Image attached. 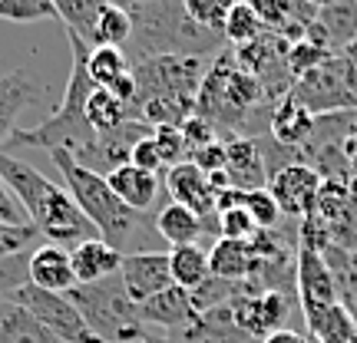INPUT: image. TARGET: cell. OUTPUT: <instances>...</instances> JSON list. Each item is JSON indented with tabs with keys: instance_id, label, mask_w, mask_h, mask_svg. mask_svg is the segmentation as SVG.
<instances>
[{
	"instance_id": "1",
	"label": "cell",
	"mask_w": 357,
	"mask_h": 343,
	"mask_svg": "<svg viewBox=\"0 0 357 343\" xmlns=\"http://www.w3.org/2000/svg\"><path fill=\"white\" fill-rule=\"evenodd\" d=\"M56 162L60 175H63L66 191L73 195V202L79 205V212L93 221V228L100 231V238L109 248H116L123 257L132 255H149V251H162V238L155 231V215L146 212H132L116 198V191L109 189V182L89 168L77 166L73 155L66 152H50Z\"/></svg>"
},
{
	"instance_id": "2",
	"label": "cell",
	"mask_w": 357,
	"mask_h": 343,
	"mask_svg": "<svg viewBox=\"0 0 357 343\" xmlns=\"http://www.w3.org/2000/svg\"><path fill=\"white\" fill-rule=\"evenodd\" d=\"M0 178L7 182L13 198L26 212L30 225L40 231L43 244H60L66 251H73L77 244L100 238V231L93 228L66 185H56L50 178L26 166L24 159H13L10 152H0Z\"/></svg>"
},
{
	"instance_id": "3",
	"label": "cell",
	"mask_w": 357,
	"mask_h": 343,
	"mask_svg": "<svg viewBox=\"0 0 357 343\" xmlns=\"http://www.w3.org/2000/svg\"><path fill=\"white\" fill-rule=\"evenodd\" d=\"M70 40V77H66V89L60 106L53 109L40 126L33 129H13V136L3 145L7 149H47V152H66V155H79L89 142L96 139L93 126L86 122V99L93 93V79L86 73V56H89V43L79 40L77 33L63 30ZM0 149V152H7Z\"/></svg>"
},
{
	"instance_id": "4",
	"label": "cell",
	"mask_w": 357,
	"mask_h": 343,
	"mask_svg": "<svg viewBox=\"0 0 357 343\" xmlns=\"http://www.w3.org/2000/svg\"><path fill=\"white\" fill-rule=\"evenodd\" d=\"M132 37H129V66L153 56H208L218 50L222 33H212L192 20L182 0H153L129 10Z\"/></svg>"
},
{
	"instance_id": "5",
	"label": "cell",
	"mask_w": 357,
	"mask_h": 343,
	"mask_svg": "<svg viewBox=\"0 0 357 343\" xmlns=\"http://www.w3.org/2000/svg\"><path fill=\"white\" fill-rule=\"evenodd\" d=\"M70 301L86 320L89 333L106 343H146L153 330L142 324L139 307L129 301L119 274L96 284H77L70 291Z\"/></svg>"
},
{
	"instance_id": "6",
	"label": "cell",
	"mask_w": 357,
	"mask_h": 343,
	"mask_svg": "<svg viewBox=\"0 0 357 343\" xmlns=\"http://www.w3.org/2000/svg\"><path fill=\"white\" fill-rule=\"evenodd\" d=\"M258 99H265V89L255 77L238 70L231 53H222L208 66L199 96H195V113L208 119L215 129H242L248 119V109Z\"/></svg>"
},
{
	"instance_id": "7",
	"label": "cell",
	"mask_w": 357,
	"mask_h": 343,
	"mask_svg": "<svg viewBox=\"0 0 357 343\" xmlns=\"http://www.w3.org/2000/svg\"><path fill=\"white\" fill-rule=\"evenodd\" d=\"M205 73H208V60L205 56H153V60L132 63L136 96H132L129 113L146 99L195 102Z\"/></svg>"
},
{
	"instance_id": "8",
	"label": "cell",
	"mask_w": 357,
	"mask_h": 343,
	"mask_svg": "<svg viewBox=\"0 0 357 343\" xmlns=\"http://www.w3.org/2000/svg\"><path fill=\"white\" fill-rule=\"evenodd\" d=\"M288 310H291V301L284 291H261L252 280H245V287L229 301V314L231 324L252 337V340H265L271 333L288 330Z\"/></svg>"
},
{
	"instance_id": "9",
	"label": "cell",
	"mask_w": 357,
	"mask_h": 343,
	"mask_svg": "<svg viewBox=\"0 0 357 343\" xmlns=\"http://www.w3.org/2000/svg\"><path fill=\"white\" fill-rule=\"evenodd\" d=\"M10 301L20 304L24 310H30L60 343H93L96 340V337L89 333L83 314L77 310V304L70 301V294H50V291L33 287V284H24Z\"/></svg>"
},
{
	"instance_id": "10",
	"label": "cell",
	"mask_w": 357,
	"mask_h": 343,
	"mask_svg": "<svg viewBox=\"0 0 357 343\" xmlns=\"http://www.w3.org/2000/svg\"><path fill=\"white\" fill-rule=\"evenodd\" d=\"M294 280H298V307L311 333L331 307L341 304L337 284H334L331 267L324 264V257L311 244H301V251L294 257Z\"/></svg>"
},
{
	"instance_id": "11",
	"label": "cell",
	"mask_w": 357,
	"mask_h": 343,
	"mask_svg": "<svg viewBox=\"0 0 357 343\" xmlns=\"http://www.w3.org/2000/svg\"><path fill=\"white\" fill-rule=\"evenodd\" d=\"M291 96L307 113H324V109H347V106H357V96L351 89V79H347V66L341 60V53L331 56L324 66H318L314 73L301 77L291 86Z\"/></svg>"
},
{
	"instance_id": "12",
	"label": "cell",
	"mask_w": 357,
	"mask_h": 343,
	"mask_svg": "<svg viewBox=\"0 0 357 343\" xmlns=\"http://www.w3.org/2000/svg\"><path fill=\"white\" fill-rule=\"evenodd\" d=\"M268 191L271 198L278 202L281 215H314L321 202V191H324V178L314 166L305 162H291V166H281L275 175L268 178Z\"/></svg>"
},
{
	"instance_id": "13",
	"label": "cell",
	"mask_w": 357,
	"mask_h": 343,
	"mask_svg": "<svg viewBox=\"0 0 357 343\" xmlns=\"http://www.w3.org/2000/svg\"><path fill=\"white\" fill-rule=\"evenodd\" d=\"M153 132H155L153 126H146V122H139V119H129V122H123V126L113 129V132H100L83 152L73 155V162L106 178L119 166H129L132 145H136L139 139H146V136H153Z\"/></svg>"
},
{
	"instance_id": "14",
	"label": "cell",
	"mask_w": 357,
	"mask_h": 343,
	"mask_svg": "<svg viewBox=\"0 0 357 343\" xmlns=\"http://www.w3.org/2000/svg\"><path fill=\"white\" fill-rule=\"evenodd\" d=\"M119 280L126 287L129 301L139 307L153 301L155 294L172 287V271H169V251H149V255H132L123 257L119 267Z\"/></svg>"
},
{
	"instance_id": "15",
	"label": "cell",
	"mask_w": 357,
	"mask_h": 343,
	"mask_svg": "<svg viewBox=\"0 0 357 343\" xmlns=\"http://www.w3.org/2000/svg\"><path fill=\"white\" fill-rule=\"evenodd\" d=\"M139 317L149 330L155 327V330H162V333H182V330H189L202 314L195 310L192 294L172 284V287H166L162 294H155L153 301L139 304Z\"/></svg>"
},
{
	"instance_id": "16",
	"label": "cell",
	"mask_w": 357,
	"mask_h": 343,
	"mask_svg": "<svg viewBox=\"0 0 357 343\" xmlns=\"http://www.w3.org/2000/svg\"><path fill=\"white\" fill-rule=\"evenodd\" d=\"M166 191L169 198L182 208H189L195 212L199 218L208 221V215H218L215 208V189H212V182L205 175L202 168H195L192 162H178V166L166 168Z\"/></svg>"
},
{
	"instance_id": "17",
	"label": "cell",
	"mask_w": 357,
	"mask_h": 343,
	"mask_svg": "<svg viewBox=\"0 0 357 343\" xmlns=\"http://www.w3.org/2000/svg\"><path fill=\"white\" fill-rule=\"evenodd\" d=\"M86 73L96 89H109V93L119 96L126 106H132L136 79H132V66H129V56L123 50H113V47H89Z\"/></svg>"
},
{
	"instance_id": "18",
	"label": "cell",
	"mask_w": 357,
	"mask_h": 343,
	"mask_svg": "<svg viewBox=\"0 0 357 343\" xmlns=\"http://www.w3.org/2000/svg\"><path fill=\"white\" fill-rule=\"evenodd\" d=\"M30 284L50 294H70L77 287V274H73V261L70 251L60 244H37L30 251V264H26Z\"/></svg>"
},
{
	"instance_id": "19",
	"label": "cell",
	"mask_w": 357,
	"mask_h": 343,
	"mask_svg": "<svg viewBox=\"0 0 357 343\" xmlns=\"http://www.w3.org/2000/svg\"><path fill=\"white\" fill-rule=\"evenodd\" d=\"M225 175H229L231 189L238 191L268 189V168L261 145L248 136H235L231 142H225Z\"/></svg>"
},
{
	"instance_id": "20",
	"label": "cell",
	"mask_w": 357,
	"mask_h": 343,
	"mask_svg": "<svg viewBox=\"0 0 357 343\" xmlns=\"http://www.w3.org/2000/svg\"><path fill=\"white\" fill-rule=\"evenodd\" d=\"M43 86H37L33 79L26 77V70H10V73H0V149L3 142L13 136V122L17 115L24 113L26 106L40 102Z\"/></svg>"
},
{
	"instance_id": "21",
	"label": "cell",
	"mask_w": 357,
	"mask_h": 343,
	"mask_svg": "<svg viewBox=\"0 0 357 343\" xmlns=\"http://www.w3.org/2000/svg\"><path fill=\"white\" fill-rule=\"evenodd\" d=\"M106 182H109V189L116 191V198L126 205V208L146 212V215L155 208V198H159V191H162L159 175L142 172V168H136V166H119L116 172L106 175Z\"/></svg>"
},
{
	"instance_id": "22",
	"label": "cell",
	"mask_w": 357,
	"mask_h": 343,
	"mask_svg": "<svg viewBox=\"0 0 357 343\" xmlns=\"http://www.w3.org/2000/svg\"><path fill=\"white\" fill-rule=\"evenodd\" d=\"M70 261H73V274H77V284H96V280H106L119 274L123 267V255L109 248L102 238H93V241H83L70 251Z\"/></svg>"
},
{
	"instance_id": "23",
	"label": "cell",
	"mask_w": 357,
	"mask_h": 343,
	"mask_svg": "<svg viewBox=\"0 0 357 343\" xmlns=\"http://www.w3.org/2000/svg\"><path fill=\"white\" fill-rule=\"evenodd\" d=\"M208 267H212V278L252 280V274H255V248H252V241L218 238L212 244V251H208Z\"/></svg>"
},
{
	"instance_id": "24",
	"label": "cell",
	"mask_w": 357,
	"mask_h": 343,
	"mask_svg": "<svg viewBox=\"0 0 357 343\" xmlns=\"http://www.w3.org/2000/svg\"><path fill=\"white\" fill-rule=\"evenodd\" d=\"M205 218H199L195 212L189 208H182V205L169 202L166 208H159V215H155V231H159V238L166 241V248H182V244H199L205 231Z\"/></svg>"
},
{
	"instance_id": "25",
	"label": "cell",
	"mask_w": 357,
	"mask_h": 343,
	"mask_svg": "<svg viewBox=\"0 0 357 343\" xmlns=\"http://www.w3.org/2000/svg\"><path fill=\"white\" fill-rule=\"evenodd\" d=\"M0 343H60L30 310L13 301L0 304Z\"/></svg>"
},
{
	"instance_id": "26",
	"label": "cell",
	"mask_w": 357,
	"mask_h": 343,
	"mask_svg": "<svg viewBox=\"0 0 357 343\" xmlns=\"http://www.w3.org/2000/svg\"><path fill=\"white\" fill-rule=\"evenodd\" d=\"M169 271H172V284L182 291H199L205 280L212 278L208 267V251L199 244H182V248H169Z\"/></svg>"
},
{
	"instance_id": "27",
	"label": "cell",
	"mask_w": 357,
	"mask_h": 343,
	"mask_svg": "<svg viewBox=\"0 0 357 343\" xmlns=\"http://www.w3.org/2000/svg\"><path fill=\"white\" fill-rule=\"evenodd\" d=\"M311 132H314V115L307 113L305 106L288 93V96L275 106V113H271V136H275V142H281V145H298V142H305Z\"/></svg>"
},
{
	"instance_id": "28",
	"label": "cell",
	"mask_w": 357,
	"mask_h": 343,
	"mask_svg": "<svg viewBox=\"0 0 357 343\" xmlns=\"http://www.w3.org/2000/svg\"><path fill=\"white\" fill-rule=\"evenodd\" d=\"M86 122L93 126V132H113L123 122H129V106L119 96H113L109 89H93L86 99Z\"/></svg>"
},
{
	"instance_id": "29",
	"label": "cell",
	"mask_w": 357,
	"mask_h": 343,
	"mask_svg": "<svg viewBox=\"0 0 357 343\" xmlns=\"http://www.w3.org/2000/svg\"><path fill=\"white\" fill-rule=\"evenodd\" d=\"M56 17L63 20V30L77 33L79 40H89L100 13L109 7V0H50Z\"/></svg>"
},
{
	"instance_id": "30",
	"label": "cell",
	"mask_w": 357,
	"mask_h": 343,
	"mask_svg": "<svg viewBox=\"0 0 357 343\" xmlns=\"http://www.w3.org/2000/svg\"><path fill=\"white\" fill-rule=\"evenodd\" d=\"M129 37H132V17H129V10L109 3V7L100 13V20H96V26H93V33H89L86 43L89 47H113V50H123L129 43Z\"/></svg>"
},
{
	"instance_id": "31",
	"label": "cell",
	"mask_w": 357,
	"mask_h": 343,
	"mask_svg": "<svg viewBox=\"0 0 357 343\" xmlns=\"http://www.w3.org/2000/svg\"><path fill=\"white\" fill-rule=\"evenodd\" d=\"M265 33V24L258 20V13L248 7V0H235V7L225 17V26H222V37L229 40L231 47H245Z\"/></svg>"
},
{
	"instance_id": "32",
	"label": "cell",
	"mask_w": 357,
	"mask_h": 343,
	"mask_svg": "<svg viewBox=\"0 0 357 343\" xmlns=\"http://www.w3.org/2000/svg\"><path fill=\"white\" fill-rule=\"evenodd\" d=\"M311 337L318 343H351L357 337V324L351 317V310L344 304H337L321 317V324L311 330Z\"/></svg>"
},
{
	"instance_id": "33",
	"label": "cell",
	"mask_w": 357,
	"mask_h": 343,
	"mask_svg": "<svg viewBox=\"0 0 357 343\" xmlns=\"http://www.w3.org/2000/svg\"><path fill=\"white\" fill-rule=\"evenodd\" d=\"M331 56L334 53L324 50L314 40H298V43L288 47V73H291L294 83H298L301 77H307V73H314L318 66H324Z\"/></svg>"
},
{
	"instance_id": "34",
	"label": "cell",
	"mask_w": 357,
	"mask_h": 343,
	"mask_svg": "<svg viewBox=\"0 0 357 343\" xmlns=\"http://www.w3.org/2000/svg\"><path fill=\"white\" fill-rule=\"evenodd\" d=\"M50 0H0V20H10V24H40V20H53Z\"/></svg>"
},
{
	"instance_id": "35",
	"label": "cell",
	"mask_w": 357,
	"mask_h": 343,
	"mask_svg": "<svg viewBox=\"0 0 357 343\" xmlns=\"http://www.w3.org/2000/svg\"><path fill=\"white\" fill-rule=\"evenodd\" d=\"M182 7H185V13H189L199 26L212 30V33H222L225 17H229V10L235 7V0H182Z\"/></svg>"
},
{
	"instance_id": "36",
	"label": "cell",
	"mask_w": 357,
	"mask_h": 343,
	"mask_svg": "<svg viewBox=\"0 0 357 343\" xmlns=\"http://www.w3.org/2000/svg\"><path fill=\"white\" fill-rule=\"evenodd\" d=\"M258 231L261 228L255 225V218L248 215L245 205L229 208V212H218V234L229 238V241H255Z\"/></svg>"
},
{
	"instance_id": "37",
	"label": "cell",
	"mask_w": 357,
	"mask_h": 343,
	"mask_svg": "<svg viewBox=\"0 0 357 343\" xmlns=\"http://www.w3.org/2000/svg\"><path fill=\"white\" fill-rule=\"evenodd\" d=\"M26 264H30V251H20V255L3 257V261H0V304L10 301L24 284H30Z\"/></svg>"
},
{
	"instance_id": "38",
	"label": "cell",
	"mask_w": 357,
	"mask_h": 343,
	"mask_svg": "<svg viewBox=\"0 0 357 343\" xmlns=\"http://www.w3.org/2000/svg\"><path fill=\"white\" fill-rule=\"evenodd\" d=\"M248 7L258 13V20L265 24V30L278 33L298 10V0H248Z\"/></svg>"
},
{
	"instance_id": "39",
	"label": "cell",
	"mask_w": 357,
	"mask_h": 343,
	"mask_svg": "<svg viewBox=\"0 0 357 343\" xmlns=\"http://www.w3.org/2000/svg\"><path fill=\"white\" fill-rule=\"evenodd\" d=\"M245 208H248V215L255 218V225L261 231H271L275 225H278V218H281L278 202L271 198V191H268V189L245 191Z\"/></svg>"
},
{
	"instance_id": "40",
	"label": "cell",
	"mask_w": 357,
	"mask_h": 343,
	"mask_svg": "<svg viewBox=\"0 0 357 343\" xmlns=\"http://www.w3.org/2000/svg\"><path fill=\"white\" fill-rule=\"evenodd\" d=\"M40 241V231L33 225H0V261L20 251H30Z\"/></svg>"
},
{
	"instance_id": "41",
	"label": "cell",
	"mask_w": 357,
	"mask_h": 343,
	"mask_svg": "<svg viewBox=\"0 0 357 343\" xmlns=\"http://www.w3.org/2000/svg\"><path fill=\"white\" fill-rule=\"evenodd\" d=\"M153 139H155V145H159V152H162L166 168L178 166V162H189V149H185V139H182V129L159 126L153 132Z\"/></svg>"
},
{
	"instance_id": "42",
	"label": "cell",
	"mask_w": 357,
	"mask_h": 343,
	"mask_svg": "<svg viewBox=\"0 0 357 343\" xmlns=\"http://www.w3.org/2000/svg\"><path fill=\"white\" fill-rule=\"evenodd\" d=\"M182 139H185V149H189V155L195 152V149H205V145H212V142H218V129L208 122V119H202V115L195 113L192 119H185L182 122Z\"/></svg>"
},
{
	"instance_id": "43",
	"label": "cell",
	"mask_w": 357,
	"mask_h": 343,
	"mask_svg": "<svg viewBox=\"0 0 357 343\" xmlns=\"http://www.w3.org/2000/svg\"><path fill=\"white\" fill-rule=\"evenodd\" d=\"M129 166L142 168V172H153V175H159V172L166 168V162H162V152H159V145H155L153 136H146V139H139L136 145H132Z\"/></svg>"
},
{
	"instance_id": "44",
	"label": "cell",
	"mask_w": 357,
	"mask_h": 343,
	"mask_svg": "<svg viewBox=\"0 0 357 343\" xmlns=\"http://www.w3.org/2000/svg\"><path fill=\"white\" fill-rule=\"evenodd\" d=\"M189 162L195 168H202L205 175L225 172V142H212V145H205V149H195V152L189 155Z\"/></svg>"
},
{
	"instance_id": "45",
	"label": "cell",
	"mask_w": 357,
	"mask_h": 343,
	"mask_svg": "<svg viewBox=\"0 0 357 343\" xmlns=\"http://www.w3.org/2000/svg\"><path fill=\"white\" fill-rule=\"evenodd\" d=\"M0 225H30L26 212L20 208V202L13 198V191L7 189L3 178H0Z\"/></svg>"
},
{
	"instance_id": "46",
	"label": "cell",
	"mask_w": 357,
	"mask_h": 343,
	"mask_svg": "<svg viewBox=\"0 0 357 343\" xmlns=\"http://www.w3.org/2000/svg\"><path fill=\"white\" fill-rule=\"evenodd\" d=\"M261 343H311V340L298 330H278V333H271V337H265Z\"/></svg>"
},
{
	"instance_id": "47",
	"label": "cell",
	"mask_w": 357,
	"mask_h": 343,
	"mask_svg": "<svg viewBox=\"0 0 357 343\" xmlns=\"http://www.w3.org/2000/svg\"><path fill=\"white\" fill-rule=\"evenodd\" d=\"M116 7H123V10H132V7H142V3H153V0H109Z\"/></svg>"
},
{
	"instance_id": "48",
	"label": "cell",
	"mask_w": 357,
	"mask_h": 343,
	"mask_svg": "<svg viewBox=\"0 0 357 343\" xmlns=\"http://www.w3.org/2000/svg\"><path fill=\"white\" fill-rule=\"evenodd\" d=\"M305 3H311L314 10H324V7H331V3H337V0H305Z\"/></svg>"
}]
</instances>
